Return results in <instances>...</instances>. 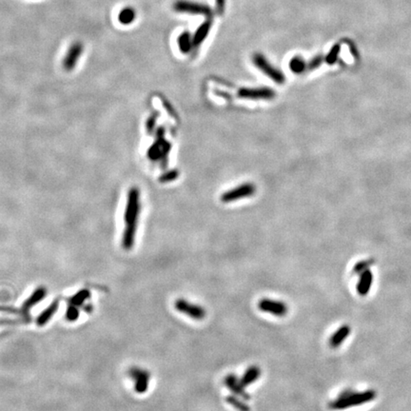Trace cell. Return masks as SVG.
Segmentation results:
<instances>
[{
	"mask_svg": "<svg viewBox=\"0 0 411 411\" xmlns=\"http://www.w3.org/2000/svg\"><path fill=\"white\" fill-rule=\"evenodd\" d=\"M253 63L258 68L262 73H264L268 77H270L273 81L278 84H283L286 80L284 74L279 70L274 68L271 63L261 54H256L253 55Z\"/></svg>",
	"mask_w": 411,
	"mask_h": 411,
	"instance_id": "obj_3",
	"label": "cell"
},
{
	"mask_svg": "<svg viewBox=\"0 0 411 411\" xmlns=\"http://www.w3.org/2000/svg\"><path fill=\"white\" fill-rule=\"evenodd\" d=\"M351 332V327L349 325H344L339 327L338 330H336L332 336L329 339V345L332 348H337L341 346L346 338L349 336Z\"/></svg>",
	"mask_w": 411,
	"mask_h": 411,
	"instance_id": "obj_15",
	"label": "cell"
},
{
	"mask_svg": "<svg viewBox=\"0 0 411 411\" xmlns=\"http://www.w3.org/2000/svg\"><path fill=\"white\" fill-rule=\"evenodd\" d=\"M175 308L181 312L186 314L189 317L195 320H203L206 315L205 308L199 305L190 303L185 299H178L175 302Z\"/></svg>",
	"mask_w": 411,
	"mask_h": 411,
	"instance_id": "obj_6",
	"label": "cell"
},
{
	"mask_svg": "<svg viewBox=\"0 0 411 411\" xmlns=\"http://www.w3.org/2000/svg\"><path fill=\"white\" fill-rule=\"evenodd\" d=\"M258 308L264 312L273 314L278 317H283L287 315L288 310H289L286 304L280 302V301H276V300L267 299V298H264L260 301Z\"/></svg>",
	"mask_w": 411,
	"mask_h": 411,
	"instance_id": "obj_12",
	"label": "cell"
},
{
	"mask_svg": "<svg viewBox=\"0 0 411 411\" xmlns=\"http://www.w3.org/2000/svg\"><path fill=\"white\" fill-rule=\"evenodd\" d=\"M179 176V173L177 170H172L168 173H164L162 176L159 178V181H161L163 183H167V182H171L175 179H177Z\"/></svg>",
	"mask_w": 411,
	"mask_h": 411,
	"instance_id": "obj_27",
	"label": "cell"
},
{
	"mask_svg": "<svg viewBox=\"0 0 411 411\" xmlns=\"http://www.w3.org/2000/svg\"><path fill=\"white\" fill-rule=\"evenodd\" d=\"M307 63L305 62L303 58L299 57V56H295L293 57L291 62H290V68L293 73L295 74H302L303 72L306 71L307 69Z\"/></svg>",
	"mask_w": 411,
	"mask_h": 411,
	"instance_id": "obj_23",
	"label": "cell"
},
{
	"mask_svg": "<svg viewBox=\"0 0 411 411\" xmlns=\"http://www.w3.org/2000/svg\"><path fill=\"white\" fill-rule=\"evenodd\" d=\"M261 376V369L257 366H250L243 374L240 382L244 388L249 387V385L253 384L257 379Z\"/></svg>",
	"mask_w": 411,
	"mask_h": 411,
	"instance_id": "obj_16",
	"label": "cell"
},
{
	"mask_svg": "<svg viewBox=\"0 0 411 411\" xmlns=\"http://www.w3.org/2000/svg\"><path fill=\"white\" fill-rule=\"evenodd\" d=\"M224 5H225V0H217V8H218L219 12L223 11Z\"/></svg>",
	"mask_w": 411,
	"mask_h": 411,
	"instance_id": "obj_29",
	"label": "cell"
},
{
	"mask_svg": "<svg viewBox=\"0 0 411 411\" xmlns=\"http://www.w3.org/2000/svg\"><path fill=\"white\" fill-rule=\"evenodd\" d=\"M173 8L175 11L179 12H189V13H199L208 15L210 13V9L203 4L191 2L187 0H178L174 3Z\"/></svg>",
	"mask_w": 411,
	"mask_h": 411,
	"instance_id": "obj_11",
	"label": "cell"
},
{
	"mask_svg": "<svg viewBox=\"0 0 411 411\" xmlns=\"http://www.w3.org/2000/svg\"><path fill=\"white\" fill-rule=\"evenodd\" d=\"M226 401L228 405L232 406L234 409L238 410L239 411H250L249 406L244 401L240 400L238 396L234 394L227 396Z\"/></svg>",
	"mask_w": 411,
	"mask_h": 411,
	"instance_id": "obj_22",
	"label": "cell"
},
{
	"mask_svg": "<svg viewBox=\"0 0 411 411\" xmlns=\"http://www.w3.org/2000/svg\"><path fill=\"white\" fill-rule=\"evenodd\" d=\"M79 317V309L76 306L69 305L66 310V319L69 322H76Z\"/></svg>",
	"mask_w": 411,
	"mask_h": 411,
	"instance_id": "obj_25",
	"label": "cell"
},
{
	"mask_svg": "<svg viewBox=\"0 0 411 411\" xmlns=\"http://www.w3.org/2000/svg\"><path fill=\"white\" fill-rule=\"evenodd\" d=\"M339 52H340V47H339L338 45H335V46L331 49V51L329 52V54L326 55V57H325V62H326L327 64H329V65L334 64L336 60H337Z\"/></svg>",
	"mask_w": 411,
	"mask_h": 411,
	"instance_id": "obj_26",
	"label": "cell"
},
{
	"mask_svg": "<svg viewBox=\"0 0 411 411\" xmlns=\"http://www.w3.org/2000/svg\"><path fill=\"white\" fill-rule=\"evenodd\" d=\"M256 193V187L252 183H245L240 185L236 188H233L226 193H224L221 196V201L224 203L234 202L240 199L252 196Z\"/></svg>",
	"mask_w": 411,
	"mask_h": 411,
	"instance_id": "obj_4",
	"label": "cell"
},
{
	"mask_svg": "<svg viewBox=\"0 0 411 411\" xmlns=\"http://www.w3.org/2000/svg\"><path fill=\"white\" fill-rule=\"evenodd\" d=\"M377 393L374 390L358 392L355 390H346L339 394L337 399L329 404V409L333 411H342L357 407L375 400Z\"/></svg>",
	"mask_w": 411,
	"mask_h": 411,
	"instance_id": "obj_2",
	"label": "cell"
},
{
	"mask_svg": "<svg viewBox=\"0 0 411 411\" xmlns=\"http://www.w3.org/2000/svg\"><path fill=\"white\" fill-rule=\"evenodd\" d=\"M129 374L134 382V390L139 394L145 393L149 388L151 378L150 372L142 368H130Z\"/></svg>",
	"mask_w": 411,
	"mask_h": 411,
	"instance_id": "obj_9",
	"label": "cell"
},
{
	"mask_svg": "<svg viewBox=\"0 0 411 411\" xmlns=\"http://www.w3.org/2000/svg\"><path fill=\"white\" fill-rule=\"evenodd\" d=\"M323 60H324L323 56L317 55V56L314 57L313 59H311V60L309 61V63L308 64V68L309 70H315V69H317L319 66L322 64Z\"/></svg>",
	"mask_w": 411,
	"mask_h": 411,
	"instance_id": "obj_28",
	"label": "cell"
},
{
	"mask_svg": "<svg viewBox=\"0 0 411 411\" xmlns=\"http://www.w3.org/2000/svg\"><path fill=\"white\" fill-rule=\"evenodd\" d=\"M373 263H374V260H363V261H360V262H358V263H356V264L354 265V268H353V270H352V273L358 275V274H360L361 272L368 270V268H369Z\"/></svg>",
	"mask_w": 411,
	"mask_h": 411,
	"instance_id": "obj_24",
	"label": "cell"
},
{
	"mask_svg": "<svg viewBox=\"0 0 411 411\" xmlns=\"http://www.w3.org/2000/svg\"><path fill=\"white\" fill-rule=\"evenodd\" d=\"M237 95L239 98L252 100H271L275 98V92L270 88H243L239 90Z\"/></svg>",
	"mask_w": 411,
	"mask_h": 411,
	"instance_id": "obj_8",
	"label": "cell"
},
{
	"mask_svg": "<svg viewBox=\"0 0 411 411\" xmlns=\"http://www.w3.org/2000/svg\"><path fill=\"white\" fill-rule=\"evenodd\" d=\"M46 295H47V290L45 288L40 287V288L36 289L33 292V294L23 303L21 308L19 310H16V311H18L16 313L20 314L23 317V319H29L30 310L33 308V307H35L37 304L40 303L45 298Z\"/></svg>",
	"mask_w": 411,
	"mask_h": 411,
	"instance_id": "obj_10",
	"label": "cell"
},
{
	"mask_svg": "<svg viewBox=\"0 0 411 411\" xmlns=\"http://www.w3.org/2000/svg\"><path fill=\"white\" fill-rule=\"evenodd\" d=\"M178 45H179V49L182 53L184 54H188L191 52L192 48L194 47V41L190 35V33H183L178 38Z\"/></svg>",
	"mask_w": 411,
	"mask_h": 411,
	"instance_id": "obj_21",
	"label": "cell"
},
{
	"mask_svg": "<svg viewBox=\"0 0 411 411\" xmlns=\"http://www.w3.org/2000/svg\"><path fill=\"white\" fill-rule=\"evenodd\" d=\"M210 25H211V23H210L209 20H207V21L204 22V23L199 27V29H198V30L196 31V33H195V37L193 38L194 47H198L200 44L204 41L206 36L207 35V33H208L209 30H210Z\"/></svg>",
	"mask_w": 411,
	"mask_h": 411,
	"instance_id": "obj_18",
	"label": "cell"
},
{
	"mask_svg": "<svg viewBox=\"0 0 411 411\" xmlns=\"http://www.w3.org/2000/svg\"><path fill=\"white\" fill-rule=\"evenodd\" d=\"M91 296V292L87 289H83L81 291L76 293L75 295H73L70 299H69V305H73L76 306L77 308L81 307L83 304L86 302L87 300L90 298Z\"/></svg>",
	"mask_w": 411,
	"mask_h": 411,
	"instance_id": "obj_20",
	"label": "cell"
},
{
	"mask_svg": "<svg viewBox=\"0 0 411 411\" xmlns=\"http://www.w3.org/2000/svg\"><path fill=\"white\" fill-rule=\"evenodd\" d=\"M58 307H59V302H58V300H55L45 310L42 311V313L37 317L36 325L38 326H43L46 324H48V322L52 319V317L57 311Z\"/></svg>",
	"mask_w": 411,
	"mask_h": 411,
	"instance_id": "obj_17",
	"label": "cell"
},
{
	"mask_svg": "<svg viewBox=\"0 0 411 411\" xmlns=\"http://www.w3.org/2000/svg\"><path fill=\"white\" fill-rule=\"evenodd\" d=\"M136 18V11L132 7H125L119 11L118 20L123 25H130Z\"/></svg>",
	"mask_w": 411,
	"mask_h": 411,
	"instance_id": "obj_19",
	"label": "cell"
},
{
	"mask_svg": "<svg viewBox=\"0 0 411 411\" xmlns=\"http://www.w3.org/2000/svg\"><path fill=\"white\" fill-rule=\"evenodd\" d=\"M84 51V45L81 41H75L70 46L63 59V68L67 72H72L78 63Z\"/></svg>",
	"mask_w": 411,
	"mask_h": 411,
	"instance_id": "obj_7",
	"label": "cell"
},
{
	"mask_svg": "<svg viewBox=\"0 0 411 411\" xmlns=\"http://www.w3.org/2000/svg\"><path fill=\"white\" fill-rule=\"evenodd\" d=\"M359 277V281L356 286V291L358 294L361 296H366L368 295V292L371 289L372 283H373V274L370 270H366L363 272H361Z\"/></svg>",
	"mask_w": 411,
	"mask_h": 411,
	"instance_id": "obj_14",
	"label": "cell"
},
{
	"mask_svg": "<svg viewBox=\"0 0 411 411\" xmlns=\"http://www.w3.org/2000/svg\"><path fill=\"white\" fill-rule=\"evenodd\" d=\"M157 137V140L155 141V143L149 150V157L153 161H157L158 159H164V161H166L172 146L168 141L164 139V130L162 128L158 130Z\"/></svg>",
	"mask_w": 411,
	"mask_h": 411,
	"instance_id": "obj_5",
	"label": "cell"
},
{
	"mask_svg": "<svg viewBox=\"0 0 411 411\" xmlns=\"http://www.w3.org/2000/svg\"><path fill=\"white\" fill-rule=\"evenodd\" d=\"M224 383L227 388L234 395L238 396L244 400H250L249 393L246 392L245 388L242 386L240 380L234 374H228L224 380Z\"/></svg>",
	"mask_w": 411,
	"mask_h": 411,
	"instance_id": "obj_13",
	"label": "cell"
},
{
	"mask_svg": "<svg viewBox=\"0 0 411 411\" xmlns=\"http://www.w3.org/2000/svg\"><path fill=\"white\" fill-rule=\"evenodd\" d=\"M128 204L125 215L126 229L124 232L122 246L125 249H130L134 245V239L136 233V225L140 210V195L139 191L135 188L130 190Z\"/></svg>",
	"mask_w": 411,
	"mask_h": 411,
	"instance_id": "obj_1",
	"label": "cell"
}]
</instances>
